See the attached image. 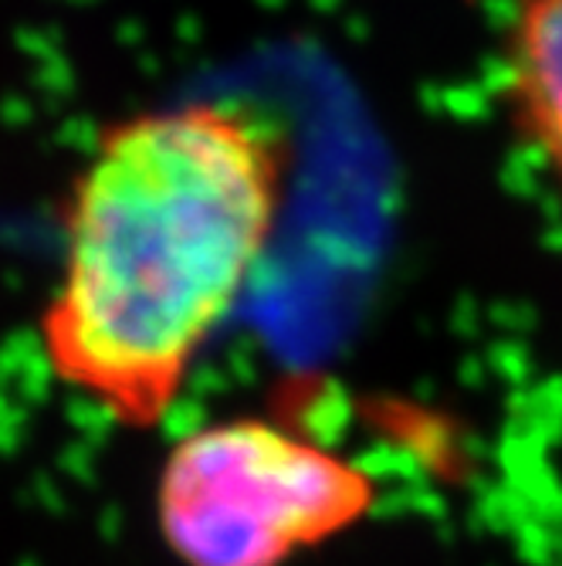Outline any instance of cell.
Listing matches in <instances>:
<instances>
[{
  "label": "cell",
  "mask_w": 562,
  "mask_h": 566,
  "mask_svg": "<svg viewBox=\"0 0 562 566\" xmlns=\"http://www.w3.org/2000/svg\"><path fill=\"white\" fill-rule=\"evenodd\" d=\"M288 160L278 126L224 102L113 123L65 200L51 374L123 428L163 424L272 244Z\"/></svg>",
  "instance_id": "6da1fadb"
},
{
  "label": "cell",
  "mask_w": 562,
  "mask_h": 566,
  "mask_svg": "<svg viewBox=\"0 0 562 566\" xmlns=\"http://www.w3.org/2000/svg\"><path fill=\"white\" fill-rule=\"evenodd\" d=\"M360 461L268 418L177 438L157 475V530L180 566H288L373 516Z\"/></svg>",
  "instance_id": "7a4b0ae2"
},
{
  "label": "cell",
  "mask_w": 562,
  "mask_h": 566,
  "mask_svg": "<svg viewBox=\"0 0 562 566\" xmlns=\"http://www.w3.org/2000/svg\"><path fill=\"white\" fill-rule=\"evenodd\" d=\"M508 98L562 180V0H522L508 41Z\"/></svg>",
  "instance_id": "3957f363"
}]
</instances>
